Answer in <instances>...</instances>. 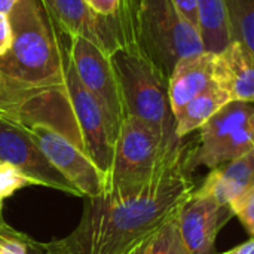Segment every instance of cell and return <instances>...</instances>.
I'll list each match as a JSON object with an SVG mask.
<instances>
[{"label": "cell", "mask_w": 254, "mask_h": 254, "mask_svg": "<svg viewBox=\"0 0 254 254\" xmlns=\"http://www.w3.org/2000/svg\"><path fill=\"white\" fill-rule=\"evenodd\" d=\"M193 193L183 161L134 190H110L88 198L74 231L63 240L42 244L45 254H134Z\"/></svg>", "instance_id": "cell-1"}, {"label": "cell", "mask_w": 254, "mask_h": 254, "mask_svg": "<svg viewBox=\"0 0 254 254\" xmlns=\"http://www.w3.org/2000/svg\"><path fill=\"white\" fill-rule=\"evenodd\" d=\"M13 40L0 58V109L13 100L65 86V51L42 0H21L9 13Z\"/></svg>", "instance_id": "cell-2"}, {"label": "cell", "mask_w": 254, "mask_h": 254, "mask_svg": "<svg viewBox=\"0 0 254 254\" xmlns=\"http://www.w3.org/2000/svg\"><path fill=\"white\" fill-rule=\"evenodd\" d=\"M129 45H134L167 77L179 60L204 49L201 33L173 0H122Z\"/></svg>", "instance_id": "cell-3"}, {"label": "cell", "mask_w": 254, "mask_h": 254, "mask_svg": "<svg viewBox=\"0 0 254 254\" xmlns=\"http://www.w3.org/2000/svg\"><path fill=\"white\" fill-rule=\"evenodd\" d=\"M183 159V140L167 138L146 122L125 116L115 143L106 192L140 189Z\"/></svg>", "instance_id": "cell-4"}, {"label": "cell", "mask_w": 254, "mask_h": 254, "mask_svg": "<svg viewBox=\"0 0 254 254\" xmlns=\"http://www.w3.org/2000/svg\"><path fill=\"white\" fill-rule=\"evenodd\" d=\"M110 60L119 82L125 116L146 122L167 138L182 140L176 134L168 77L134 45L116 49Z\"/></svg>", "instance_id": "cell-5"}, {"label": "cell", "mask_w": 254, "mask_h": 254, "mask_svg": "<svg viewBox=\"0 0 254 254\" xmlns=\"http://www.w3.org/2000/svg\"><path fill=\"white\" fill-rule=\"evenodd\" d=\"M254 150V103L229 101L201 129L196 147L183 159L189 174L196 167L210 170Z\"/></svg>", "instance_id": "cell-6"}, {"label": "cell", "mask_w": 254, "mask_h": 254, "mask_svg": "<svg viewBox=\"0 0 254 254\" xmlns=\"http://www.w3.org/2000/svg\"><path fill=\"white\" fill-rule=\"evenodd\" d=\"M64 73L67 95L79 131L82 149L101 171L107 185L113 164L115 137L103 107L79 80L68 55V46L65 51Z\"/></svg>", "instance_id": "cell-7"}, {"label": "cell", "mask_w": 254, "mask_h": 254, "mask_svg": "<svg viewBox=\"0 0 254 254\" xmlns=\"http://www.w3.org/2000/svg\"><path fill=\"white\" fill-rule=\"evenodd\" d=\"M68 39V55L74 71L82 85L103 107L116 143L125 119V109L110 55L83 37L74 36Z\"/></svg>", "instance_id": "cell-8"}, {"label": "cell", "mask_w": 254, "mask_h": 254, "mask_svg": "<svg viewBox=\"0 0 254 254\" xmlns=\"http://www.w3.org/2000/svg\"><path fill=\"white\" fill-rule=\"evenodd\" d=\"M61 34L67 37H83L106 54L128 46V31L124 15L103 16L89 9L85 0H42Z\"/></svg>", "instance_id": "cell-9"}, {"label": "cell", "mask_w": 254, "mask_h": 254, "mask_svg": "<svg viewBox=\"0 0 254 254\" xmlns=\"http://www.w3.org/2000/svg\"><path fill=\"white\" fill-rule=\"evenodd\" d=\"M0 162H7L28 177L34 186H45L80 196L74 186L51 164L34 135L24 125L0 116Z\"/></svg>", "instance_id": "cell-10"}, {"label": "cell", "mask_w": 254, "mask_h": 254, "mask_svg": "<svg viewBox=\"0 0 254 254\" xmlns=\"http://www.w3.org/2000/svg\"><path fill=\"white\" fill-rule=\"evenodd\" d=\"M28 129L51 164L76 188L80 196L97 198L106 192L104 176L74 141L43 124H34Z\"/></svg>", "instance_id": "cell-11"}, {"label": "cell", "mask_w": 254, "mask_h": 254, "mask_svg": "<svg viewBox=\"0 0 254 254\" xmlns=\"http://www.w3.org/2000/svg\"><path fill=\"white\" fill-rule=\"evenodd\" d=\"M231 216L229 205L193 190L177 213L179 231L190 253H214L217 234Z\"/></svg>", "instance_id": "cell-12"}, {"label": "cell", "mask_w": 254, "mask_h": 254, "mask_svg": "<svg viewBox=\"0 0 254 254\" xmlns=\"http://www.w3.org/2000/svg\"><path fill=\"white\" fill-rule=\"evenodd\" d=\"M213 82L231 101L254 103V52L244 43L232 40L214 54Z\"/></svg>", "instance_id": "cell-13"}, {"label": "cell", "mask_w": 254, "mask_h": 254, "mask_svg": "<svg viewBox=\"0 0 254 254\" xmlns=\"http://www.w3.org/2000/svg\"><path fill=\"white\" fill-rule=\"evenodd\" d=\"M214 52L202 51L177 61L168 77L171 109L176 115L198 94L213 83Z\"/></svg>", "instance_id": "cell-14"}, {"label": "cell", "mask_w": 254, "mask_h": 254, "mask_svg": "<svg viewBox=\"0 0 254 254\" xmlns=\"http://www.w3.org/2000/svg\"><path fill=\"white\" fill-rule=\"evenodd\" d=\"M254 185V150L244 156L211 170L202 186L196 190L229 205L235 198Z\"/></svg>", "instance_id": "cell-15"}, {"label": "cell", "mask_w": 254, "mask_h": 254, "mask_svg": "<svg viewBox=\"0 0 254 254\" xmlns=\"http://www.w3.org/2000/svg\"><path fill=\"white\" fill-rule=\"evenodd\" d=\"M229 101L228 94L213 82L176 115L177 137L183 140L190 132L201 129Z\"/></svg>", "instance_id": "cell-16"}, {"label": "cell", "mask_w": 254, "mask_h": 254, "mask_svg": "<svg viewBox=\"0 0 254 254\" xmlns=\"http://www.w3.org/2000/svg\"><path fill=\"white\" fill-rule=\"evenodd\" d=\"M199 3V33L204 49L220 52L232 40L229 34L225 0H198Z\"/></svg>", "instance_id": "cell-17"}, {"label": "cell", "mask_w": 254, "mask_h": 254, "mask_svg": "<svg viewBox=\"0 0 254 254\" xmlns=\"http://www.w3.org/2000/svg\"><path fill=\"white\" fill-rule=\"evenodd\" d=\"M231 40L244 43L254 52V0H225Z\"/></svg>", "instance_id": "cell-18"}, {"label": "cell", "mask_w": 254, "mask_h": 254, "mask_svg": "<svg viewBox=\"0 0 254 254\" xmlns=\"http://www.w3.org/2000/svg\"><path fill=\"white\" fill-rule=\"evenodd\" d=\"M141 254H192L180 235L177 214L158 231Z\"/></svg>", "instance_id": "cell-19"}, {"label": "cell", "mask_w": 254, "mask_h": 254, "mask_svg": "<svg viewBox=\"0 0 254 254\" xmlns=\"http://www.w3.org/2000/svg\"><path fill=\"white\" fill-rule=\"evenodd\" d=\"M33 240L6 225L0 216V254H31Z\"/></svg>", "instance_id": "cell-20"}, {"label": "cell", "mask_w": 254, "mask_h": 254, "mask_svg": "<svg viewBox=\"0 0 254 254\" xmlns=\"http://www.w3.org/2000/svg\"><path fill=\"white\" fill-rule=\"evenodd\" d=\"M34 186L33 182L7 162H0V201H4L22 188Z\"/></svg>", "instance_id": "cell-21"}, {"label": "cell", "mask_w": 254, "mask_h": 254, "mask_svg": "<svg viewBox=\"0 0 254 254\" xmlns=\"http://www.w3.org/2000/svg\"><path fill=\"white\" fill-rule=\"evenodd\" d=\"M229 208L232 210V214L240 219V222L246 226L249 234L254 237V185L247 189L244 193H241L238 198H235L232 202H229Z\"/></svg>", "instance_id": "cell-22"}, {"label": "cell", "mask_w": 254, "mask_h": 254, "mask_svg": "<svg viewBox=\"0 0 254 254\" xmlns=\"http://www.w3.org/2000/svg\"><path fill=\"white\" fill-rule=\"evenodd\" d=\"M177 10L199 30V3L198 0H173Z\"/></svg>", "instance_id": "cell-23"}, {"label": "cell", "mask_w": 254, "mask_h": 254, "mask_svg": "<svg viewBox=\"0 0 254 254\" xmlns=\"http://www.w3.org/2000/svg\"><path fill=\"white\" fill-rule=\"evenodd\" d=\"M91 10L103 16L116 15L122 6V0H85Z\"/></svg>", "instance_id": "cell-24"}, {"label": "cell", "mask_w": 254, "mask_h": 254, "mask_svg": "<svg viewBox=\"0 0 254 254\" xmlns=\"http://www.w3.org/2000/svg\"><path fill=\"white\" fill-rule=\"evenodd\" d=\"M12 40H13V33H12L9 15L0 12V58L9 52L12 46Z\"/></svg>", "instance_id": "cell-25"}, {"label": "cell", "mask_w": 254, "mask_h": 254, "mask_svg": "<svg viewBox=\"0 0 254 254\" xmlns=\"http://www.w3.org/2000/svg\"><path fill=\"white\" fill-rule=\"evenodd\" d=\"M223 254H254V237L252 240H249L247 243H244V244H241V246H238V247H235V249Z\"/></svg>", "instance_id": "cell-26"}, {"label": "cell", "mask_w": 254, "mask_h": 254, "mask_svg": "<svg viewBox=\"0 0 254 254\" xmlns=\"http://www.w3.org/2000/svg\"><path fill=\"white\" fill-rule=\"evenodd\" d=\"M21 0H0V12L9 15L12 12V9L19 3Z\"/></svg>", "instance_id": "cell-27"}, {"label": "cell", "mask_w": 254, "mask_h": 254, "mask_svg": "<svg viewBox=\"0 0 254 254\" xmlns=\"http://www.w3.org/2000/svg\"><path fill=\"white\" fill-rule=\"evenodd\" d=\"M31 254H45V252H43V246H42V244H39V243H36V241H33Z\"/></svg>", "instance_id": "cell-28"}, {"label": "cell", "mask_w": 254, "mask_h": 254, "mask_svg": "<svg viewBox=\"0 0 254 254\" xmlns=\"http://www.w3.org/2000/svg\"><path fill=\"white\" fill-rule=\"evenodd\" d=\"M144 249H146V247H144ZM144 249H143V250H144ZM143 250H140V252H137V253H134V254H141L143 253Z\"/></svg>", "instance_id": "cell-29"}, {"label": "cell", "mask_w": 254, "mask_h": 254, "mask_svg": "<svg viewBox=\"0 0 254 254\" xmlns=\"http://www.w3.org/2000/svg\"><path fill=\"white\" fill-rule=\"evenodd\" d=\"M143 252H144V250H143Z\"/></svg>", "instance_id": "cell-30"}]
</instances>
